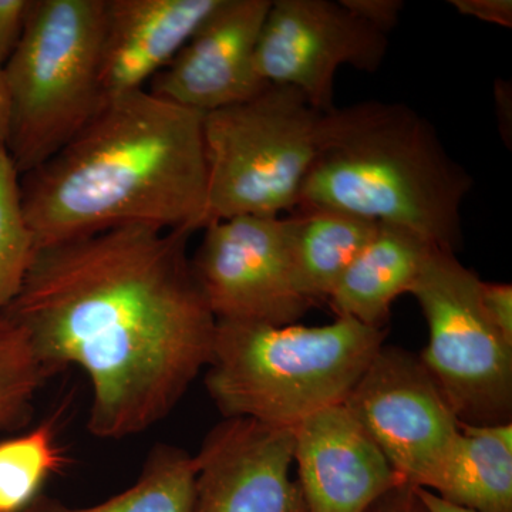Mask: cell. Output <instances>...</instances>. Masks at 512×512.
<instances>
[{
    "label": "cell",
    "mask_w": 512,
    "mask_h": 512,
    "mask_svg": "<svg viewBox=\"0 0 512 512\" xmlns=\"http://www.w3.org/2000/svg\"><path fill=\"white\" fill-rule=\"evenodd\" d=\"M481 281L434 248L409 292L429 326L421 363L467 426L512 423V346L485 315Z\"/></svg>",
    "instance_id": "7"
},
{
    "label": "cell",
    "mask_w": 512,
    "mask_h": 512,
    "mask_svg": "<svg viewBox=\"0 0 512 512\" xmlns=\"http://www.w3.org/2000/svg\"><path fill=\"white\" fill-rule=\"evenodd\" d=\"M202 231L191 265L217 322L293 325L313 308L296 284L289 217L239 215Z\"/></svg>",
    "instance_id": "8"
},
{
    "label": "cell",
    "mask_w": 512,
    "mask_h": 512,
    "mask_svg": "<svg viewBox=\"0 0 512 512\" xmlns=\"http://www.w3.org/2000/svg\"><path fill=\"white\" fill-rule=\"evenodd\" d=\"M271 3L220 0L147 89L201 114L252 99L268 86L256 70V47Z\"/></svg>",
    "instance_id": "12"
},
{
    "label": "cell",
    "mask_w": 512,
    "mask_h": 512,
    "mask_svg": "<svg viewBox=\"0 0 512 512\" xmlns=\"http://www.w3.org/2000/svg\"><path fill=\"white\" fill-rule=\"evenodd\" d=\"M450 5L467 18L512 28L511 0H450Z\"/></svg>",
    "instance_id": "25"
},
{
    "label": "cell",
    "mask_w": 512,
    "mask_h": 512,
    "mask_svg": "<svg viewBox=\"0 0 512 512\" xmlns=\"http://www.w3.org/2000/svg\"><path fill=\"white\" fill-rule=\"evenodd\" d=\"M104 0H32L3 66L10 100L6 153L20 175L56 154L106 103L100 86Z\"/></svg>",
    "instance_id": "5"
},
{
    "label": "cell",
    "mask_w": 512,
    "mask_h": 512,
    "mask_svg": "<svg viewBox=\"0 0 512 512\" xmlns=\"http://www.w3.org/2000/svg\"><path fill=\"white\" fill-rule=\"evenodd\" d=\"M194 458V512H306L291 477L292 429L224 419Z\"/></svg>",
    "instance_id": "11"
},
{
    "label": "cell",
    "mask_w": 512,
    "mask_h": 512,
    "mask_svg": "<svg viewBox=\"0 0 512 512\" xmlns=\"http://www.w3.org/2000/svg\"><path fill=\"white\" fill-rule=\"evenodd\" d=\"M190 238L130 225L36 249L2 313L25 330L47 376L86 373L87 429L99 439L156 426L210 363L217 319L192 271Z\"/></svg>",
    "instance_id": "1"
},
{
    "label": "cell",
    "mask_w": 512,
    "mask_h": 512,
    "mask_svg": "<svg viewBox=\"0 0 512 512\" xmlns=\"http://www.w3.org/2000/svg\"><path fill=\"white\" fill-rule=\"evenodd\" d=\"M476 512H512V423L460 424L436 476L424 488Z\"/></svg>",
    "instance_id": "16"
},
{
    "label": "cell",
    "mask_w": 512,
    "mask_h": 512,
    "mask_svg": "<svg viewBox=\"0 0 512 512\" xmlns=\"http://www.w3.org/2000/svg\"><path fill=\"white\" fill-rule=\"evenodd\" d=\"M417 491H419L421 500H423L424 505H426L427 510L430 512H476L447 503L443 498L437 497L436 494L431 493L429 490H424V488H417Z\"/></svg>",
    "instance_id": "28"
},
{
    "label": "cell",
    "mask_w": 512,
    "mask_h": 512,
    "mask_svg": "<svg viewBox=\"0 0 512 512\" xmlns=\"http://www.w3.org/2000/svg\"><path fill=\"white\" fill-rule=\"evenodd\" d=\"M36 245L20 201V174L8 153L0 154V315L18 298Z\"/></svg>",
    "instance_id": "21"
},
{
    "label": "cell",
    "mask_w": 512,
    "mask_h": 512,
    "mask_svg": "<svg viewBox=\"0 0 512 512\" xmlns=\"http://www.w3.org/2000/svg\"><path fill=\"white\" fill-rule=\"evenodd\" d=\"M386 335L348 318L320 326L217 322L205 387L224 419L292 429L345 402Z\"/></svg>",
    "instance_id": "4"
},
{
    "label": "cell",
    "mask_w": 512,
    "mask_h": 512,
    "mask_svg": "<svg viewBox=\"0 0 512 512\" xmlns=\"http://www.w3.org/2000/svg\"><path fill=\"white\" fill-rule=\"evenodd\" d=\"M32 0H0V69L18 47Z\"/></svg>",
    "instance_id": "22"
},
{
    "label": "cell",
    "mask_w": 512,
    "mask_h": 512,
    "mask_svg": "<svg viewBox=\"0 0 512 512\" xmlns=\"http://www.w3.org/2000/svg\"><path fill=\"white\" fill-rule=\"evenodd\" d=\"M10 130V100L3 69H0V154L6 151Z\"/></svg>",
    "instance_id": "27"
},
{
    "label": "cell",
    "mask_w": 512,
    "mask_h": 512,
    "mask_svg": "<svg viewBox=\"0 0 512 512\" xmlns=\"http://www.w3.org/2000/svg\"><path fill=\"white\" fill-rule=\"evenodd\" d=\"M325 114L301 92L281 84H268L252 99L204 114L205 227L239 215L296 210L322 150Z\"/></svg>",
    "instance_id": "6"
},
{
    "label": "cell",
    "mask_w": 512,
    "mask_h": 512,
    "mask_svg": "<svg viewBox=\"0 0 512 512\" xmlns=\"http://www.w3.org/2000/svg\"><path fill=\"white\" fill-rule=\"evenodd\" d=\"M66 464L53 421L0 441V512H25L43 484Z\"/></svg>",
    "instance_id": "19"
},
{
    "label": "cell",
    "mask_w": 512,
    "mask_h": 512,
    "mask_svg": "<svg viewBox=\"0 0 512 512\" xmlns=\"http://www.w3.org/2000/svg\"><path fill=\"white\" fill-rule=\"evenodd\" d=\"M195 458L183 448L157 444L150 450L136 483L92 507H70L39 497L25 512H194Z\"/></svg>",
    "instance_id": "18"
},
{
    "label": "cell",
    "mask_w": 512,
    "mask_h": 512,
    "mask_svg": "<svg viewBox=\"0 0 512 512\" xmlns=\"http://www.w3.org/2000/svg\"><path fill=\"white\" fill-rule=\"evenodd\" d=\"M481 305L488 320L493 323L505 342L512 346V286L498 282L481 281Z\"/></svg>",
    "instance_id": "23"
},
{
    "label": "cell",
    "mask_w": 512,
    "mask_h": 512,
    "mask_svg": "<svg viewBox=\"0 0 512 512\" xmlns=\"http://www.w3.org/2000/svg\"><path fill=\"white\" fill-rule=\"evenodd\" d=\"M350 13L384 35L396 28L404 9L402 0H340Z\"/></svg>",
    "instance_id": "24"
},
{
    "label": "cell",
    "mask_w": 512,
    "mask_h": 512,
    "mask_svg": "<svg viewBox=\"0 0 512 512\" xmlns=\"http://www.w3.org/2000/svg\"><path fill=\"white\" fill-rule=\"evenodd\" d=\"M343 404L412 487H429L460 431L419 355L397 346L379 349Z\"/></svg>",
    "instance_id": "9"
},
{
    "label": "cell",
    "mask_w": 512,
    "mask_h": 512,
    "mask_svg": "<svg viewBox=\"0 0 512 512\" xmlns=\"http://www.w3.org/2000/svg\"><path fill=\"white\" fill-rule=\"evenodd\" d=\"M292 434L306 512H366L404 484L343 403L306 417Z\"/></svg>",
    "instance_id": "13"
},
{
    "label": "cell",
    "mask_w": 512,
    "mask_h": 512,
    "mask_svg": "<svg viewBox=\"0 0 512 512\" xmlns=\"http://www.w3.org/2000/svg\"><path fill=\"white\" fill-rule=\"evenodd\" d=\"M366 512H430L421 500L417 487L400 484L376 501Z\"/></svg>",
    "instance_id": "26"
},
{
    "label": "cell",
    "mask_w": 512,
    "mask_h": 512,
    "mask_svg": "<svg viewBox=\"0 0 512 512\" xmlns=\"http://www.w3.org/2000/svg\"><path fill=\"white\" fill-rule=\"evenodd\" d=\"M220 0H104L100 86L104 99L146 90Z\"/></svg>",
    "instance_id": "14"
},
{
    "label": "cell",
    "mask_w": 512,
    "mask_h": 512,
    "mask_svg": "<svg viewBox=\"0 0 512 512\" xmlns=\"http://www.w3.org/2000/svg\"><path fill=\"white\" fill-rule=\"evenodd\" d=\"M434 248L409 229L377 224L329 296L336 318L386 329L394 301L410 292Z\"/></svg>",
    "instance_id": "15"
},
{
    "label": "cell",
    "mask_w": 512,
    "mask_h": 512,
    "mask_svg": "<svg viewBox=\"0 0 512 512\" xmlns=\"http://www.w3.org/2000/svg\"><path fill=\"white\" fill-rule=\"evenodd\" d=\"M387 35L332 0H272L256 47V70L266 84L301 92L322 113L335 110L340 67L369 74L383 66Z\"/></svg>",
    "instance_id": "10"
},
{
    "label": "cell",
    "mask_w": 512,
    "mask_h": 512,
    "mask_svg": "<svg viewBox=\"0 0 512 512\" xmlns=\"http://www.w3.org/2000/svg\"><path fill=\"white\" fill-rule=\"evenodd\" d=\"M47 377L25 330L0 315V431L29 423L36 394Z\"/></svg>",
    "instance_id": "20"
},
{
    "label": "cell",
    "mask_w": 512,
    "mask_h": 512,
    "mask_svg": "<svg viewBox=\"0 0 512 512\" xmlns=\"http://www.w3.org/2000/svg\"><path fill=\"white\" fill-rule=\"evenodd\" d=\"M473 185L416 110L363 101L325 114L322 150L298 208H330L397 225L457 254L463 248L461 207Z\"/></svg>",
    "instance_id": "3"
},
{
    "label": "cell",
    "mask_w": 512,
    "mask_h": 512,
    "mask_svg": "<svg viewBox=\"0 0 512 512\" xmlns=\"http://www.w3.org/2000/svg\"><path fill=\"white\" fill-rule=\"evenodd\" d=\"M204 114L150 90L106 100L42 165L20 175V201L36 249L143 225L205 228Z\"/></svg>",
    "instance_id": "2"
},
{
    "label": "cell",
    "mask_w": 512,
    "mask_h": 512,
    "mask_svg": "<svg viewBox=\"0 0 512 512\" xmlns=\"http://www.w3.org/2000/svg\"><path fill=\"white\" fill-rule=\"evenodd\" d=\"M289 221L296 284L313 306L328 302L379 224L330 208H298Z\"/></svg>",
    "instance_id": "17"
}]
</instances>
